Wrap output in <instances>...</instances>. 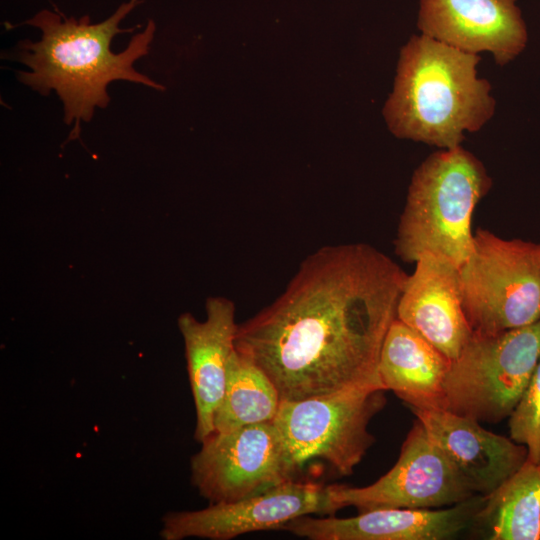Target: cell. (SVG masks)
I'll return each mask as SVG.
<instances>
[{
  "instance_id": "obj_1",
  "label": "cell",
  "mask_w": 540,
  "mask_h": 540,
  "mask_svg": "<svg viewBox=\"0 0 540 540\" xmlns=\"http://www.w3.org/2000/svg\"><path fill=\"white\" fill-rule=\"evenodd\" d=\"M406 278L369 244L322 246L272 303L238 325L235 347L265 372L281 401L383 388L379 356Z\"/></svg>"
},
{
  "instance_id": "obj_2",
  "label": "cell",
  "mask_w": 540,
  "mask_h": 540,
  "mask_svg": "<svg viewBox=\"0 0 540 540\" xmlns=\"http://www.w3.org/2000/svg\"><path fill=\"white\" fill-rule=\"evenodd\" d=\"M143 0H129L103 22L91 24L89 16L67 18L61 12L41 10L22 24L42 31L37 42L23 40L5 58L18 61L29 72L19 71V81L42 95L54 90L64 105V121L75 120L68 140L79 138L81 120L89 122L96 107L106 108L110 102L107 86L114 80H128L154 89L164 90L147 76L134 69V62L148 54L156 26L149 20L145 29L134 35L127 48L115 54L110 49L113 37L132 32L119 24Z\"/></svg>"
},
{
  "instance_id": "obj_3",
  "label": "cell",
  "mask_w": 540,
  "mask_h": 540,
  "mask_svg": "<svg viewBox=\"0 0 540 540\" xmlns=\"http://www.w3.org/2000/svg\"><path fill=\"white\" fill-rule=\"evenodd\" d=\"M480 60L424 34L411 36L382 110L390 132L440 149L461 146L465 133L479 131L496 110L490 82L477 74Z\"/></svg>"
},
{
  "instance_id": "obj_4",
  "label": "cell",
  "mask_w": 540,
  "mask_h": 540,
  "mask_svg": "<svg viewBox=\"0 0 540 540\" xmlns=\"http://www.w3.org/2000/svg\"><path fill=\"white\" fill-rule=\"evenodd\" d=\"M492 179L483 163L458 146L429 155L414 171L394 247L405 262L424 254L460 268L473 249L472 216Z\"/></svg>"
},
{
  "instance_id": "obj_5",
  "label": "cell",
  "mask_w": 540,
  "mask_h": 540,
  "mask_svg": "<svg viewBox=\"0 0 540 540\" xmlns=\"http://www.w3.org/2000/svg\"><path fill=\"white\" fill-rule=\"evenodd\" d=\"M459 275L473 332L499 333L540 320V243L479 228Z\"/></svg>"
},
{
  "instance_id": "obj_6",
  "label": "cell",
  "mask_w": 540,
  "mask_h": 540,
  "mask_svg": "<svg viewBox=\"0 0 540 540\" xmlns=\"http://www.w3.org/2000/svg\"><path fill=\"white\" fill-rule=\"evenodd\" d=\"M540 359V320L499 333L473 332L451 361L443 409L498 423L509 417Z\"/></svg>"
},
{
  "instance_id": "obj_7",
  "label": "cell",
  "mask_w": 540,
  "mask_h": 540,
  "mask_svg": "<svg viewBox=\"0 0 540 540\" xmlns=\"http://www.w3.org/2000/svg\"><path fill=\"white\" fill-rule=\"evenodd\" d=\"M381 387L356 386L295 401H281L274 424L279 429L295 473L320 459L340 475L353 473L375 442L371 419L385 403Z\"/></svg>"
},
{
  "instance_id": "obj_8",
  "label": "cell",
  "mask_w": 540,
  "mask_h": 540,
  "mask_svg": "<svg viewBox=\"0 0 540 540\" xmlns=\"http://www.w3.org/2000/svg\"><path fill=\"white\" fill-rule=\"evenodd\" d=\"M191 457V483L209 503L232 502L293 479L295 470L274 422L213 432Z\"/></svg>"
},
{
  "instance_id": "obj_9",
  "label": "cell",
  "mask_w": 540,
  "mask_h": 540,
  "mask_svg": "<svg viewBox=\"0 0 540 540\" xmlns=\"http://www.w3.org/2000/svg\"><path fill=\"white\" fill-rule=\"evenodd\" d=\"M332 502L360 512L378 508L431 509L452 506L475 495L417 419L395 465L364 487L329 485Z\"/></svg>"
},
{
  "instance_id": "obj_10",
  "label": "cell",
  "mask_w": 540,
  "mask_h": 540,
  "mask_svg": "<svg viewBox=\"0 0 540 540\" xmlns=\"http://www.w3.org/2000/svg\"><path fill=\"white\" fill-rule=\"evenodd\" d=\"M338 510L328 486L291 479L240 500L209 503L199 510L168 512L162 518L160 537L230 540L251 532L283 529L301 516L332 514Z\"/></svg>"
},
{
  "instance_id": "obj_11",
  "label": "cell",
  "mask_w": 540,
  "mask_h": 540,
  "mask_svg": "<svg viewBox=\"0 0 540 540\" xmlns=\"http://www.w3.org/2000/svg\"><path fill=\"white\" fill-rule=\"evenodd\" d=\"M517 0H420L417 27L463 52H489L504 66L526 47L528 33Z\"/></svg>"
},
{
  "instance_id": "obj_12",
  "label": "cell",
  "mask_w": 540,
  "mask_h": 540,
  "mask_svg": "<svg viewBox=\"0 0 540 540\" xmlns=\"http://www.w3.org/2000/svg\"><path fill=\"white\" fill-rule=\"evenodd\" d=\"M486 495L441 510L378 508L348 518L301 516L283 530L310 540H448L472 528Z\"/></svg>"
},
{
  "instance_id": "obj_13",
  "label": "cell",
  "mask_w": 540,
  "mask_h": 540,
  "mask_svg": "<svg viewBox=\"0 0 540 540\" xmlns=\"http://www.w3.org/2000/svg\"><path fill=\"white\" fill-rule=\"evenodd\" d=\"M205 309L204 321L189 312L177 320L196 412L194 438L199 443L215 431V414L224 395L239 325L235 304L229 298L209 297Z\"/></svg>"
},
{
  "instance_id": "obj_14",
  "label": "cell",
  "mask_w": 540,
  "mask_h": 540,
  "mask_svg": "<svg viewBox=\"0 0 540 540\" xmlns=\"http://www.w3.org/2000/svg\"><path fill=\"white\" fill-rule=\"evenodd\" d=\"M415 263L404 282L396 318L454 360L473 333L462 305L459 268L433 254Z\"/></svg>"
},
{
  "instance_id": "obj_15",
  "label": "cell",
  "mask_w": 540,
  "mask_h": 540,
  "mask_svg": "<svg viewBox=\"0 0 540 540\" xmlns=\"http://www.w3.org/2000/svg\"><path fill=\"white\" fill-rule=\"evenodd\" d=\"M469 488L489 495L527 460V449L445 409L411 408Z\"/></svg>"
},
{
  "instance_id": "obj_16",
  "label": "cell",
  "mask_w": 540,
  "mask_h": 540,
  "mask_svg": "<svg viewBox=\"0 0 540 540\" xmlns=\"http://www.w3.org/2000/svg\"><path fill=\"white\" fill-rule=\"evenodd\" d=\"M449 359L425 338L395 318L381 348L378 375L410 408L443 409Z\"/></svg>"
},
{
  "instance_id": "obj_17",
  "label": "cell",
  "mask_w": 540,
  "mask_h": 540,
  "mask_svg": "<svg viewBox=\"0 0 540 540\" xmlns=\"http://www.w3.org/2000/svg\"><path fill=\"white\" fill-rule=\"evenodd\" d=\"M472 528L488 540L540 539V464L526 462L486 495Z\"/></svg>"
},
{
  "instance_id": "obj_18",
  "label": "cell",
  "mask_w": 540,
  "mask_h": 540,
  "mask_svg": "<svg viewBox=\"0 0 540 540\" xmlns=\"http://www.w3.org/2000/svg\"><path fill=\"white\" fill-rule=\"evenodd\" d=\"M281 399L273 382L236 347L227 372L226 386L214 419V432L273 422Z\"/></svg>"
},
{
  "instance_id": "obj_19",
  "label": "cell",
  "mask_w": 540,
  "mask_h": 540,
  "mask_svg": "<svg viewBox=\"0 0 540 540\" xmlns=\"http://www.w3.org/2000/svg\"><path fill=\"white\" fill-rule=\"evenodd\" d=\"M508 426L510 438L526 447L527 460L540 464V359Z\"/></svg>"
}]
</instances>
